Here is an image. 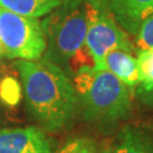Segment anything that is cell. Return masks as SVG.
Wrapping results in <instances>:
<instances>
[{
    "label": "cell",
    "mask_w": 153,
    "mask_h": 153,
    "mask_svg": "<svg viewBox=\"0 0 153 153\" xmlns=\"http://www.w3.org/2000/svg\"><path fill=\"white\" fill-rule=\"evenodd\" d=\"M31 114L42 128H65L76 115L78 98L74 83L61 67L47 59L15 62Z\"/></svg>",
    "instance_id": "1"
},
{
    "label": "cell",
    "mask_w": 153,
    "mask_h": 153,
    "mask_svg": "<svg viewBox=\"0 0 153 153\" xmlns=\"http://www.w3.org/2000/svg\"><path fill=\"white\" fill-rule=\"evenodd\" d=\"M100 0H64L41 22L47 49L44 58L76 74L82 68L94 67L85 48L90 23Z\"/></svg>",
    "instance_id": "2"
},
{
    "label": "cell",
    "mask_w": 153,
    "mask_h": 153,
    "mask_svg": "<svg viewBox=\"0 0 153 153\" xmlns=\"http://www.w3.org/2000/svg\"><path fill=\"white\" fill-rule=\"evenodd\" d=\"M73 83L88 121L109 125L128 117L131 109V88L109 71L82 68L74 74Z\"/></svg>",
    "instance_id": "3"
},
{
    "label": "cell",
    "mask_w": 153,
    "mask_h": 153,
    "mask_svg": "<svg viewBox=\"0 0 153 153\" xmlns=\"http://www.w3.org/2000/svg\"><path fill=\"white\" fill-rule=\"evenodd\" d=\"M0 45L5 57L39 60L47 49V39L38 18L0 8Z\"/></svg>",
    "instance_id": "4"
},
{
    "label": "cell",
    "mask_w": 153,
    "mask_h": 153,
    "mask_svg": "<svg viewBox=\"0 0 153 153\" xmlns=\"http://www.w3.org/2000/svg\"><path fill=\"white\" fill-rule=\"evenodd\" d=\"M85 48L92 58L93 68L95 69H103L104 56L111 50L121 49L131 53L135 51L127 33L116 22L103 0H100V5L88 25Z\"/></svg>",
    "instance_id": "5"
},
{
    "label": "cell",
    "mask_w": 153,
    "mask_h": 153,
    "mask_svg": "<svg viewBox=\"0 0 153 153\" xmlns=\"http://www.w3.org/2000/svg\"><path fill=\"white\" fill-rule=\"evenodd\" d=\"M0 153H53L45 131L35 126L0 129Z\"/></svg>",
    "instance_id": "6"
},
{
    "label": "cell",
    "mask_w": 153,
    "mask_h": 153,
    "mask_svg": "<svg viewBox=\"0 0 153 153\" xmlns=\"http://www.w3.org/2000/svg\"><path fill=\"white\" fill-rule=\"evenodd\" d=\"M116 22L135 36L143 21L153 15V0H103Z\"/></svg>",
    "instance_id": "7"
},
{
    "label": "cell",
    "mask_w": 153,
    "mask_h": 153,
    "mask_svg": "<svg viewBox=\"0 0 153 153\" xmlns=\"http://www.w3.org/2000/svg\"><path fill=\"white\" fill-rule=\"evenodd\" d=\"M103 69L112 73L131 88L137 86L140 83L136 58L125 50L115 49L108 52L103 58Z\"/></svg>",
    "instance_id": "8"
},
{
    "label": "cell",
    "mask_w": 153,
    "mask_h": 153,
    "mask_svg": "<svg viewBox=\"0 0 153 153\" xmlns=\"http://www.w3.org/2000/svg\"><path fill=\"white\" fill-rule=\"evenodd\" d=\"M102 153H153V137L140 128L126 126L116 142Z\"/></svg>",
    "instance_id": "9"
},
{
    "label": "cell",
    "mask_w": 153,
    "mask_h": 153,
    "mask_svg": "<svg viewBox=\"0 0 153 153\" xmlns=\"http://www.w3.org/2000/svg\"><path fill=\"white\" fill-rule=\"evenodd\" d=\"M62 1L64 0H0V8L23 16L39 18L48 15Z\"/></svg>",
    "instance_id": "10"
},
{
    "label": "cell",
    "mask_w": 153,
    "mask_h": 153,
    "mask_svg": "<svg viewBox=\"0 0 153 153\" xmlns=\"http://www.w3.org/2000/svg\"><path fill=\"white\" fill-rule=\"evenodd\" d=\"M136 64L138 84L144 91L153 93V49L138 50Z\"/></svg>",
    "instance_id": "11"
},
{
    "label": "cell",
    "mask_w": 153,
    "mask_h": 153,
    "mask_svg": "<svg viewBox=\"0 0 153 153\" xmlns=\"http://www.w3.org/2000/svg\"><path fill=\"white\" fill-rule=\"evenodd\" d=\"M57 153H101L97 142L86 136L71 137Z\"/></svg>",
    "instance_id": "12"
},
{
    "label": "cell",
    "mask_w": 153,
    "mask_h": 153,
    "mask_svg": "<svg viewBox=\"0 0 153 153\" xmlns=\"http://www.w3.org/2000/svg\"><path fill=\"white\" fill-rule=\"evenodd\" d=\"M21 99V86L14 77L0 79V100L7 105H16Z\"/></svg>",
    "instance_id": "13"
},
{
    "label": "cell",
    "mask_w": 153,
    "mask_h": 153,
    "mask_svg": "<svg viewBox=\"0 0 153 153\" xmlns=\"http://www.w3.org/2000/svg\"><path fill=\"white\" fill-rule=\"evenodd\" d=\"M135 38L137 51L153 49V15L143 21L135 34Z\"/></svg>",
    "instance_id": "14"
},
{
    "label": "cell",
    "mask_w": 153,
    "mask_h": 153,
    "mask_svg": "<svg viewBox=\"0 0 153 153\" xmlns=\"http://www.w3.org/2000/svg\"><path fill=\"white\" fill-rule=\"evenodd\" d=\"M2 57H4V56H2V55H0V59H1V58H2Z\"/></svg>",
    "instance_id": "15"
}]
</instances>
